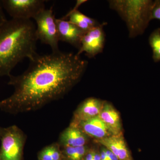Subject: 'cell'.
I'll list each match as a JSON object with an SVG mask.
<instances>
[{
  "mask_svg": "<svg viewBox=\"0 0 160 160\" xmlns=\"http://www.w3.org/2000/svg\"><path fill=\"white\" fill-rule=\"evenodd\" d=\"M89 138L78 127L69 125L60 134L58 144L62 148L84 146L88 144Z\"/></svg>",
  "mask_w": 160,
  "mask_h": 160,
  "instance_id": "4fadbf2b",
  "label": "cell"
},
{
  "mask_svg": "<svg viewBox=\"0 0 160 160\" xmlns=\"http://www.w3.org/2000/svg\"><path fill=\"white\" fill-rule=\"evenodd\" d=\"M109 6L118 12L126 24L130 38L143 34L151 21L153 1L150 0H111Z\"/></svg>",
  "mask_w": 160,
  "mask_h": 160,
  "instance_id": "3957f363",
  "label": "cell"
},
{
  "mask_svg": "<svg viewBox=\"0 0 160 160\" xmlns=\"http://www.w3.org/2000/svg\"><path fill=\"white\" fill-rule=\"evenodd\" d=\"M104 102L95 98H89L84 100L75 111L70 125L74 126L80 122L98 116Z\"/></svg>",
  "mask_w": 160,
  "mask_h": 160,
  "instance_id": "ba28073f",
  "label": "cell"
},
{
  "mask_svg": "<svg viewBox=\"0 0 160 160\" xmlns=\"http://www.w3.org/2000/svg\"><path fill=\"white\" fill-rule=\"evenodd\" d=\"M113 135L122 134L121 118L114 106L105 101L102 109L98 116Z\"/></svg>",
  "mask_w": 160,
  "mask_h": 160,
  "instance_id": "7c38bea8",
  "label": "cell"
},
{
  "mask_svg": "<svg viewBox=\"0 0 160 160\" xmlns=\"http://www.w3.org/2000/svg\"><path fill=\"white\" fill-rule=\"evenodd\" d=\"M36 30L31 20L12 18L0 24V77H9L18 63L38 54Z\"/></svg>",
  "mask_w": 160,
  "mask_h": 160,
  "instance_id": "7a4b0ae2",
  "label": "cell"
},
{
  "mask_svg": "<svg viewBox=\"0 0 160 160\" xmlns=\"http://www.w3.org/2000/svg\"><path fill=\"white\" fill-rule=\"evenodd\" d=\"M22 74L10 75L14 92L0 101V109L17 114L36 111L62 98L79 82L88 65L80 56L60 50L38 54Z\"/></svg>",
  "mask_w": 160,
  "mask_h": 160,
  "instance_id": "6da1fadb",
  "label": "cell"
},
{
  "mask_svg": "<svg viewBox=\"0 0 160 160\" xmlns=\"http://www.w3.org/2000/svg\"><path fill=\"white\" fill-rule=\"evenodd\" d=\"M90 148L87 145L76 147H63V160H82Z\"/></svg>",
  "mask_w": 160,
  "mask_h": 160,
  "instance_id": "9a60e30c",
  "label": "cell"
},
{
  "mask_svg": "<svg viewBox=\"0 0 160 160\" xmlns=\"http://www.w3.org/2000/svg\"><path fill=\"white\" fill-rule=\"evenodd\" d=\"M0 160H22L26 136L18 126L4 128L0 138Z\"/></svg>",
  "mask_w": 160,
  "mask_h": 160,
  "instance_id": "277c9868",
  "label": "cell"
},
{
  "mask_svg": "<svg viewBox=\"0 0 160 160\" xmlns=\"http://www.w3.org/2000/svg\"><path fill=\"white\" fill-rule=\"evenodd\" d=\"M36 22V35L41 42L49 45L52 52L59 51L58 33L52 8L44 9L33 19Z\"/></svg>",
  "mask_w": 160,
  "mask_h": 160,
  "instance_id": "5b68a950",
  "label": "cell"
},
{
  "mask_svg": "<svg viewBox=\"0 0 160 160\" xmlns=\"http://www.w3.org/2000/svg\"><path fill=\"white\" fill-rule=\"evenodd\" d=\"M38 160H52L48 146H46L38 153Z\"/></svg>",
  "mask_w": 160,
  "mask_h": 160,
  "instance_id": "d6986e66",
  "label": "cell"
},
{
  "mask_svg": "<svg viewBox=\"0 0 160 160\" xmlns=\"http://www.w3.org/2000/svg\"><path fill=\"white\" fill-rule=\"evenodd\" d=\"M106 152H107V156H108L107 160H119L118 158L109 149H106Z\"/></svg>",
  "mask_w": 160,
  "mask_h": 160,
  "instance_id": "44dd1931",
  "label": "cell"
},
{
  "mask_svg": "<svg viewBox=\"0 0 160 160\" xmlns=\"http://www.w3.org/2000/svg\"><path fill=\"white\" fill-rule=\"evenodd\" d=\"M96 149L90 148L82 160H93Z\"/></svg>",
  "mask_w": 160,
  "mask_h": 160,
  "instance_id": "ffe728a7",
  "label": "cell"
},
{
  "mask_svg": "<svg viewBox=\"0 0 160 160\" xmlns=\"http://www.w3.org/2000/svg\"><path fill=\"white\" fill-rule=\"evenodd\" d=\"M151 19L160 21V0L153 2L151 10Z\"/></svg>",
  "mask_w": 160,
  "mask_h": 160,
  "instance_id": "ac0fdd59",
  "label": "cell"
},
{
  "mask_svg": "<svg viewBox=\"0 0 160 160\" xmlns=\"http://www.w3.org/2000/svg\"><path fill=\"white\" fill-rule=\"evenodd\" d=\"M93 160H101V156H100V151L96 149L95 152L94 158Z\"/></svg>",
  "mask_w": 160,
  "mask_h": 160,
  "instance_id": "603a6c76",
  "label": "cell"
},
{
  "mask_svg": "<svg viewBox=\"0 0 160 160\" xmlns=\"http://www.w3.org/2000/svg\"><path fill=\"white\" fill-rule=\"evenodd\" d=\"M4 128H3V127L0 126V138H1V136H2V134L3 131H4Z\"/></svg>",
  "mask_w": 160,
  "mask_h": 160,
  "instance_id": "cb8c5ba5",
  "label": "cell"
},
{
  "mask_svg": "<svg viewBox=\"0 0 160 160\" xmlns=\"http://www.w3.org/2000/svg\"><path fill=\"white\" fill-rule=\"evenodd\" d=\"M106 24V23H103L85 32L81 42V47L77 54L80 56L85 52L88 58H92L103 51L105 43L103 27Z\"/></svg>",
  "mask_w": 160,
  "mask_h": 160,
  "instance_id": "52a82bcc",
  "label": "cell"
},
{
  "mask_svg": "<svg viewBox=\"0 0 160 160\" xmlns=\"http://www.w3.org/2000/svg\"><path fill=\"white\" fill-rule=\"evenodd\" d=\"M94 141L110 150L119 160H133L123 134L118 135H112Z\"/></svg>",
  "mask_w": 160,
  "mask_h": 160,
  "instance_id": "30bf717a",
  "label": "cell"
},
{
  "mask_svg": "<svg viewBox=\"0 0 160 160\" xmlns=\"http://www.w3.org/2000/svg\"><path fill=\"white\" fill-rule=\"evenodd\" d=\"M1 2L12 18L31 20L46 9L44 0H3Z\"/></svg>",
  "mask_w": 160,
  "mask_h": 160,
  "instance_id": "8992f818",
  "label": "cell"
},
{
  "mask_svg": "<svg viewBox=\"0 0 160 160\" xmlns=\"http://www.w3.org/2000/svg\"><path fill=\"white\" fill-rule=\"evenodd\" d=\"M72 126L78 127L89 138H93L94 140L101 139L112 135L105 123L99 116L80 122Z\"/></svg>",
  "mask_w": 160,
  "mask_h": 160,
  "instance_id": "8fae6325",
  "label": "cell"
},
{
  "mask_svg": "<svg viewBox=\"0 0 160 160\" xmlns=\"http://www.w3.org/2000/svg\"><path fill=\"white\" fill-rule=\"evenodd\" d=\"M62 19L68 20L85 32L101 25L97 20L83 14L78 10L69 11Z\"/></svg>",
  "mask_w": 160,
  "mask_h": 160,
  "instance_id": "5bb4252c",
  "label": "cell"
},
{
  "mask_svg": "<svg viewBox=\"0 0 160 160\" xmlns=\"http://www.w3.org/2000/svg\"><path fill=\"white\" fill-rule=\"evenodd\" d=\"M48 146L52 160H63L62 149L58 143H52Z\"/></svg>",
  "mask_w": 160,
  "mask_h": 160,
  "instance_id": "e0dca14e",
  "label": "cell"
},
{
  "mask_svg": "<svg viewBox=\"0 0 160 160\" xmlns=\"http://www.w3.org/2000/svg\"><path fill=\"white\" fill-rule=\"evenodd\" d=\"M59 41L69 43L79 49L85 32L67 20L56 19Z\"/></svg>",
  "mask_w": 160,
  "mask_h": 160,
  "instance_id": "9c48e42d",
  "label": "cell"
},
{
  "mask_svg": "<svg viewBox=\"0 0 160 160\" xmlns=\"http://www.w3.org/2000/svg\"><path fill=\"white\" fill-rule=\"evenodd\" d=\"M3 7L0 1V24L6 21V18L3 10Z\"/></svg>",
  "mask_w": 160,
  "mask_h": 160,
  "instance_id": "7402d4cb",
  "label": "cell"
},
{
  "mask_svg": "<svg viewBox=\"0 0 160 160\" xmlns=\"http://www.w3.org/2000/svg\"><path fill=\"white\" fill-rule=\"evenodd\" d=\"M149 43L152 50V58L155 62H160V28L152 32L149 37Z\"/></svg>",
  "mask_w": 160,
  "mask_h": 160,
  "instance_id": "2e32d148",
  "label": "cell"
}]
</instances>
